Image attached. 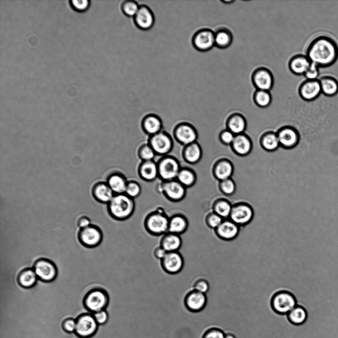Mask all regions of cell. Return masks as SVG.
<instances>
[{
	"mask_svg": "<svg viewBox=\"0 0 338 338\" xmlns=\"http://www.w3.org/2000/svg\"><path fill=\"white\" fill-rule=\"evenodd\" d=\"M188 226L186 217L181 214H176L169 218L168 232L181 235L187 230Z\"/></svg>",
	"mask_w": 338,
	"mask_h": 338,
	"instance_id": "obj_24",
	"label": "cell"
},
{
	"mask_svg": "<svg viewBox=\"0 0 338 338\" xmlns=\"http://www.w3.org/2000/svg\"><path fill=\"white\" fill-rule=\"evenodd\" d=\"M98 326L93 314H85L76 320L75 333L81 338H89L96 333Z\"/></svg>",
	"mask_w": 338,
	"mask_h": 338,
	"instance_id": "obj_7",
	"label": "cell"
},
{
	"mask_svg": "<svg viewBox=\"0 0 338 338\" xmlns=\"http://www.w3.org/2000/svg\"><path fill=\"white\" fill-rule=\"evenodd\" d=\"M141 192L140 185L134 181L128 182L125 193L130 197L134 199L138 197Z\"/></svg>",
	"mask_w": 338,
	"mask_h": 338,
	"instance_id": "obj_43",
	"label": "cell"
},
{
	"mask_svg": "<svg viewBox=\"0 0 338 338\" xmlns=\"http://www.w3.org/2000/svg\"><path fill=\"white\" fill-rule=\"evenodd\" d=\"M139 173L144 180L153 181L158 176V165L153 160L144 161L140 166Z\"/></svg>",
	"mask_w": 338,
	"mask_h": 338,
	"instance_id": "obj_27",
	"label": "cell"
},
{
	"mask_svg": "<svg viewBox=\"0 0 338 338\" xmlns=\"http://www.w3.org/2000/svg\"><path fill=\"white\" fill-rule=\"evenodd\" d=\"M234 1V0H223V1H222V2H223L225 3H226V4L231 3L233 2Z\"/></svg>",
	"mask_w": 338,
	"mask_h": 338,
	"instance_id": "obj_55",
	"label": "cell"
},
{
	"mask_svg": "<svg viewBox=\"0 0 338 338\" xmlns=\"http://www.w3.org/2000/svg\"><path fill=\"white\" fill-rule=\"evenodd\" d=\"M202 148L196 142L186 145L184 151L185 159L191 164L198 162L202 158Z\"/></svg>",
	"mask_w": 338,
	"mask_h": 338,
	"instance_id": "obj_29",
	"label": "cell"
},
{
	"mask_svg": "<svg viewBox=\"0 0 338 338\" xmlns=\"http://www.w3.org/2000/svg\"><path fill=\"white\" fill-rule=\"evenodd\" d=\"M319 66L312 63L307 71L304 74L307 80H317L319 75Z\"/></svg>",
	"mask_w": 338,
	"mask_h": 338,
	"instance_id": "obj_47",
	"label": "cell"
},
{
	"mask_svg": "<svg viewBox=\"0 0 338 338\" xmlns=\"http://www.w3.org/2000/svg\"><path fill=\"white\" fill-rule=\"evenodd\" d=\"M160 244L167 252L178 251L182 245V239L179 235L167 232L162 236Z\"/></svg>",
	"mask_w": 338,
	"mask_h": 338,
	"instance_id": "obj_23",
	"label": "cell"
},
{
	"mask_svg": "<svg viewBox=\"0 0 338 338\" xmlns=\"http://www.w3.org/2000/svg\"><path fill=\"white\" fill-rule=\"evenodd\" d=\"M232 205L227 200H220L216 202L213 206V211L224 219L229 218Z\"/></svg>",
	"mask_w": 338,
	"mask_h": 338,
	"instance_id": "obj_38",
	"label": "cell"
},
{
	"mask_svg": "<svg viewBox=\"0 0 338 338\" xmlns=\"http://www.w3.org/2000/svg\"><path fill=\"white\" fill-rule=\"evenodd\" d=\"M221 189L227 195L233 194L236 190L235 183L231 179H229L221 182Z\"/></svg>",
	"mask_w": 338,
	"mask_h": 338,
	"instance_id": "obj_46",
	"label": "cell"
},
{
	"mask_svg": "<svg viewBox=\"0 0 338 338\" xmlns=\"http://www.w3.org/2000/svg\"><path fill=\"white\" fill-rule=\"evenodd\" d=\"M157 165L158 176L165 181H171L177 178L181 169L177 160L170 156L162 158Z\"/></svg>",
	"mask_w": 338,
	"mask_h": 338,
	"instance_id": "obj_6",
	"label": "cell"
},
{
	"mask_svg": "<svg viewBox=\"0 0 338 338\" xmlns=\"http://www.w3.org/2000/svg\"><path fill=\"white\" fill-rule=\"evenodd\" d=\"M169 218L162 210L148 214L144 221L146 231L153 236L163 235L168 231Z\"/></svg>",
	"mask_w": 338,
	"mask_h": 338,
	"instance_id": "obj_3",
	"label": "cell"
},
{
	"mask_svg": "<svg viewBox=\"0 0 338 338\" xmlns=\"http://www.w3.org/2000/svg\"><path fill=\"white\" fill-rule=\"evenodd\" d=\"M93 315L98 325L105 324L108 320V314L105 309L94 313Z\"/></svg>",
	"mask_w": 338,
	"mask_h": 338,
	"instance_id": "obj_48",
	"label": "cell"
},
{
	"mask_svg": "<svg viewBox=\"0 0 338 338\" xmlns=\"http://www.w3.org/2000/svg\"><path fill=\"white\" fill-rule=\"evenodd\" d=\"M167 252L161 246L157 247L154 250V255L156 258L161 260L166 255Z\"/></svg>",
	"mask_w": 338,
	"mask_h": 338,
	"instance_id": "obj_54",
	"label": "cell"
},
{
	"mask_svg": "<svg viewBox=\"0 0 338 338\" xmlns=\"http://www.w3.org/2000/svg\"><path fill=\"white\" fill-rule=\"evenodd\" d=\"M272 305L277 312L286 314L297 305V302L294 296L291 293L283 290L274 295L272 298Z\"/></svg>",
	"mask_w": 338,
	"mask_h": 338,
	"instance_id": "obj_5",
	"label": "cell"
},
{
	"mask_svg": "<svg viewBox=\"0 0 338 338\" xmlns=\"http://www.w3.org/2000/svg\"><path fill=\"white\" fill-rule=\"evenodd\" d=\"M140 5L135 0H127L121 4V10L127 16L134 17L139 10Z\"/></svg>",
	"mask_w": 338,
	"mask_h": 338,
	"instance_id": "obj_41",
	"label": "cell"
},
{
	"mask_svg": "<svg viewBox=\"0 0 338 338\" xmlns=\"http://www.w3.org/2000/svg\"><path fill=\"white\" fill-rule=\"evenodd\" d=\"M210 289V285L204 278H201L197 280L193 285V290L200 292L206 294Z\"/></svg>",
	"mask_w": 338,
	"mask_h": 338,
	"instance_id": "obj_45",
	"label": "cell"
},
{
	"mask_svg": "<svg viewBox=\"0 0 338 338\" xmlns=\"http://www.w3.org/2000/svg\"><path fill=\"white\" fill-rule=\"evenodd\" d=\"M78 237L81 242L85 246L93 247L101 242L102 234L97 227L91 225L86 228L80 229Z\"/></svg>",
	"mask_w": 338,
	"mask_h": 338,
	"instance_id": "obj_13",
	"label": "cell"
},
{
	"mask_svg": "<svg viewBox=\"0 0 338 338\" xmlns=\"http://www.w3.org/2000/svg\"><path fill=\"white\" fill-rule=\"evenodd\" d=\"M77 225L81 229H84L91 225V221L88 217L81 216L77 219Z\"/></svg>",
	"mask_w": 338,
	"mask_h": 338,
	"instance_id": "obj_52",
	"label": "cell"
},
{
	"mask_svg": "<svg viewBox=\"0 0 338 338\" xmlns=\"http://www.w3.org/2000/svg\"><path fill=\"white\" fill-rule=\"evenodd\" d=\"M3 276H7V275H3ZM17 278H18V277H17Z\"/></svg>",
	"mask_w": 338,
	"mask_h": 338,
	"instance_id": "obj_57",
	"label": "cell"
},
{
	"mask_svg": "<svg viewBox=\"0 0 338 338\" xmlns=\"http://www.w3.org/2000/svg\"><path fill=\"white\" fill-rule=\"evenodd\" d=\"M321 91L325 95L333 96L338 92V82L334 78L330 76H325L320 80Z\"/></svg>",
	"mask_w": 338,
	"mask_h": 338,
	"instance_id": "obj_34",
	"label": "cell"
},
{
	"mask_svg": "<svg viewBox=\"0 0 338 338\" xmlns=\"http://www.w3.org/2000/svg\"><path fill=\"white\" fill-rule=\"evenodd\" d=\"M161 186L162 192L171 201H180L186 195V188L177 180L165 181Z\"/></svg>",
	"mask_w": 338,
	"mask_h": 338,
	"instance_id": "obj_16",
	"label": "cell"
},
{
	"mask_svg": "<svg viewBox=\"0 0 338 338\" xmlns=\"http://www.w3.org/2000/svg\"><path fill=\"white\" fill-rule=\"evenodd\" d=\"M240 230L239 226L229 219H224L222 223L215 230L217 235L225 240H232L237 237Z\"/></svg>",
	"mask_w": 338,
	"mask_h": 338,
	"instance_id": "obj_20",
	"label": "cell"
},
{
	"mask_svg": "<svg viewBox=\"0 0 338 338\" xmlns=\"http://www.w3.org/2000/svg\"><path fill=\"white\" fill-rule=\"evenodd\" d=\"M307 56L319 67L333 64L338 56V48L334 40L328 37L320 36L309 45Z\"/></svg>",
	"mask_w": 338,
	"mask_h": 338,
	"instance_id": "obj_1",
	"label": "cell"
},
{
	"mask_svg": "<svg viewBox=\"0 0 338 338\" xmlns=\"http://www.w3.org/2000/svg\"><path fill=\"white\" fill-rule=\"evenodd\" d=\"M207 302L206 294L193 290L189 291L184 298L186 308L192 312L198 313L205 307Z\"/></svg>",
	"mask_w": 338,
	"mask_h": 338,
	"instance_id": "obj_14",
	"label": "cell"
},
{
	"mask_svg": "<svg viewBox=\"0 0 338 338\" xmlns=\"http://www.w3.org/2000/svg\"><path fill=\"white\" fill-rule=\"evenodd\" d=\"M225 335L221 330L213 329L207 331L202 338H225Z\"/></svg>",
	"mask_w": 338,
	"mask_h": 338,
	"instance_id": "obj_50",
	"label": "cell"
},
{
	"mask_svg": "<svg viewBox=\"0 0 338 338\" xmlns=\"http://www.w3.org/2000/svg\"><path fill=\"white\" fill-rule=\"evenodd\" d=\"M261 143L263 147L268 151H274L280 145L277 134L274 133L265 135Z\"/></svg>",
	"mask_w": 338,
	"mask_h": 338,
	"instance_id": "obj_40",
	"label": "cell"
},
{
	"mask_svg": "<svg viewBox=\"0 0 338 338\" xmlns=\"http://www.w3.org/2000/svg\"><path fill=\"white\" fill-rule=\"evenodd\" d=\"M228 129L235 135L243 133L246 128V122L240 114L232 116L228 121Z\"/></svg>",
	"mask_w": 338,
	"mask_h": 338,
	"instance_id": "obj_35",
	"label": "cell"
},
{
	"mask_svg": "<svg viewBox=\"0 0 338 338\" xmlns=\"http://www.w3.org/2000/svg\"><path fill=\"white\" fill-rule=\"evenodd\" d=\"M38 280V278L32 268H28L21 271L17 278L19 285L25 288H31L35 286Z\"/></svg>",
	"mask_w": 338,
	"mask_h": 338,
	"instance_id": "obj_33",
	"label": "cell"
},
{
	"mask_svg": "<svg viewBox=\"0 0 338 338\" xmlns=\"http://www.w3.org/2000/svg\"><path fill=\"white\" fill-rule=\"evenodd\" d=\"M311 63L307 55H296L290 60L289 67L290 71L295 75H304Z\"/></svg>",
	"mask_w": 338,
	"mask_h": 338,
	"instance_id": "obj_21",
	"label": "cell"
},
{
	"mask_svg": "<svg viewBox=\"0 0 338 338\" xmlns=\"http://www.w3.org/2000/svg\"><path fill=\"white\" fill-rule=\"evenodd\" d=\"M233 42L231 32L226 28H221L215 32V46L225 49L230 46Z\"/></svg>",
	"mask_w": 338,
	"mask_h": 338,
	"instance_id": "obj_28",
	"label": "cell"
},
{
	"mask_svg": "<svg viewBox=\"0 0 338 338\" xmlns=\"http://www.w3.org/2000/svg\"><path fill=\"white\" fill-rule=\"evenodd\" d=\"M38 278L43 281L49 282L57 276V268L55 264L47 259H40L36 261L33 268Z\"/></svg>",
	"mask_w": 338,
	"mask_h": 338,
	"instance_id": "obj_9",
	"label": "cell"
},
{
	"mask_svg": "<svg viewBox=\"0 0 338 338\" xmlns=\"http://www.w3.org/2000/svg\"><path fill=\"white\" fill-rule=\"evenodd\" d=\"M233 172L232 164L227 160L219 162L215 166L214 173L216 177L223 181L231 179Z\"/></svg>",
	"mask_w": 338,
	"mask_h": 338,
	"instance_id": "obj_32",
	"label": "cell"
},
{
	"mask_svg": "<svg viewBox=\"0 0 338 338\" xmlns=\"http://www.w3.org/2000/svg\"><path fill=\"white\" fill-rule=\"evenodd\" d=\"M155 154L153 149L149 145L143 146L139 151L140 156L144 161L152 160Z\"/></svg>",
	"mask_w": 338,
	"mask_h": 338,
	"instance_id": "obj_44",
	"label": "cell"
},
{
	"mask_svg": "<svg viewBox=\"0 0 338 338\" xmlns=\"http://www.w3.org/2000/svg\"><path fill=\"white\" fill-rule=\"evenodd\" d=\"M136 25L140 29H150L154 23V16L151 10L146 5H140L138 11L134 17Z\"/></svg>",
	"mask_w": 338,
	"mask_h": 338,
	"instance_id": "obj_18",
	"label": "cell"
},
{
	"mask_svg": "<svg viewBox=\"0 0 338 338\" xmlns=\"http://www.w3.org/2000/svg\"><path fill=\"white\" fill-rule=\"evenodd\" d=\"M62 326L66 332L74 333L76 327V320L73 319H66L63 322Z\"/></svg>",
	"mask_w": 338,
	"mask_h": 338,
	"instance_id": "obj_51",
	"label": "cell"
},
{
	"mask_svg": "<svg viewBox=\"0 0 338 338\" xmlns=\"http://www.w3.org/2000/svg\"><path fill=\"white\" fill-rule=\"evenodd\" d=\"M280 145L286 148L294 146L298 142L299 135L294 130L286 128L277 134Z\"/></svg>",
	"mask_w": 338,
	"mask_h": 338,
	"instance_id": "obj_25",
	"label": "cell"
},
{
	"mask_svg": "<svg viewBox=\"0 0 338 338\" xmlns=\"http://www.w3.org/2000/svg\"><path fill=\"white\" fill-rule=\"evenodd\" d=\"M236 135L228 130L223 132L221 135V139L223 143L228 145H232Z\"/></svg>",
	"mask_w": 338,
	"mask_h": 338,
	"instance_id": "obj_49",
	"label": "cell"
},
{
	"mask_svg": "<svg viewBox=\"0 0 338 338\" xmlns=\"http://www.w3.org/2000/svg\"><path fill=\"white\" fill-rule=\"evenodd\" d=\"M192 44L199 51H208L215 46V32L209 29H200L193 35Z\"/></svg>",
	"mask_w": 338,
	"mask_h": 338,
	"instance_id": "obj_8",
	"label": "cell"
},
{
	"mask_svg": "<svg viewBox=\"0 0 338 338\" xmlns=\"http://www.w3.org/2000/svg\"><path fill=\"white\" fill-rule=\"evenodd\" d=\"M251 80L257 90L270 91L274 85L272 73L263 67L257 68L253 72Z\"/></svg>",
	"mask_w": 338,
	"mask_h": 338,
	"instance_id": "obj_11",
	"label": "cell"
},
{
	"mask_svg": "<svg viewBox=\"0 0 338 338\" xmlns=\"http://www.w3.org/2000/svg\"><path fill=\"white\" fill-rule=\"evenodd\" d=\"M232 146L236 153L242 156L248 154L252 146L250 140L243 134L236 135Z\"/></svg>",
	"mask_w": 338,
	"mask_h": 338,
	"instance_id": "obj_26",
	"label": "cell"
},
{
	"mask_svg": "<svg viewBox=\"0 0 338 338\" xmlns=\"http://www.w3.org/2000/svg\"><path fill=\"white\" fill-rule=\"evenodd\" d=\"M253 217V211L248 204L240 203L232 207L229 219L238 226L249 223Z\"/></svg>",
	"mask_w": 338,
	"mask_h": 338,
	"instance_id": "obj_12",
	"label": "cell"
},
{
	"mask_svg": "<svg viewBox=\"0 0 338 338\" xmlns=\"http://www.w3.org/2000/svg\"><path fill=\"white\" fill-rule=\"evenodd\" d=\"M288 315L290 321L296 325H300L304 323L307 317L305 310L298 305H296Z\"/></svg>",
	"mask_w": 338,
	"mask_h": 338,
	"instance_id": "obj_39",
	"label": "cell"
},
{
	"mask_svg": "<svg viewBox=\"0 0 338 338\" xmlns=\"http://www.w3.org/2000/svg\"><path fill=\"white\" fill-rule=\"evenodd\" d=\"M253 100L257 106L265 108L271 105L272 98L270 91L256 90L253 96Z\"/></svg>",
	"mask_w": 338,
	"mask_h": 338,
	"instance_id": "obj_36",
	"label": "cell"
},
{
	"mask_svg": "<svg viewBox=\"0 0 338 338\" xmlns=\"http://www.w3.org/2000/svg\"><path fill=\"white\" fill-rule=\"evenodd\" d=\"M127 183L125 178L119 174L111 175L107 180V184L116 194L125 193Z\"/></svg>",
	"mask_w": 338,
	"mask_h": 338,
	"instance_id": "obj_31",
	"label": "cell"
},
{
	"mask_svg": "<svg viewBox=\"0 0 338 338\" xmlns=\"http://www.w3.org/2000/svg\"><path fill=\"white\" fill-rule=\"evenodd\" d=\"M223 220V218L214 212L208 213L205 218V222L207 226L214 230L222 223Z\"/></svg>",
	"mask_w": 338,
	"mask_h": 338,
	"instance_id": "obj_42",
	"label": "cell"
},
{
	"mask_svg": "<svg viewBox=\"0 0 338 338\" xmlns=\"http://www.w3.org/2000/svg\"><path fill=\"white\" fill-rule=\"evenodd\" d=\"M92 193L96 200L102 203L108 204L114 196V192L107 183L102 182L97 183L93 188Z\"/></svg>",
	"mask_w": 338,
	"mask_h": 338,
	"instance_id": "obj_22",
	"label": "cell"
},
{
	"mask_svg": "<svg viewBox=\"0 0 338 338\" xmlns=\"http://www.w3.org/2000/svg\"><path fill=\"white\" fill-rule=\"evenodd\" d=\"M225 338H235V337L232 335L228 334L225 335Z\"/></svg>",
	"mask_w": 338,
	"mask_h": 338,
	"instance_id": "obj_56",
	"label": "cell"
},
{
	"mask_svg": "<svg viewBox=\"0 0 338 338\" xmlns=\"http://www.w3.org/2000/svg\"><path fill=\"white\" fill-rule=\"evenodd\" d=\"M149 145L156 154L164 155L171 151L173 146V142L168 134L160 132L151 136Z\"/></svg>",
	"mask_w": 338,
	"mask_h": 338,
	"instance_id": "obj_15",
	"label": "cell"
},
{
	"mask_svg": "<svg viewBox=\"0 0 338 338\" xmlns=\"http://www.w3.org/2000/svg\"><path fill=\"white\" fill-rule=\"evenodd\" d=\"M88 0H72V5L78 10H84L88 5Z\"/></svg>",
	"mask_w": 338,
	"mask_h": 338,
	"instance_id": "obj_53",
	"label": "cell"
},
{
	"mask_svg": "<svg viewBox=\"0 0 338 338\" xmlns=\"http://www.w3.org/2000/svg\"><path fill=\"white\" fill-rule=\"evenodd\" d=\"M298 93L300 97L306 101L316 99L322 93L319 80H306L300 86Z\"/></svg>",
	"mask_w": 338,
	"mask_h": 338,
	"instance_id": "obj_17",
	"label": "cell"
},
{
	"mask_svg": "<svg viewBox=\"0 0 338 338\" xmlns=\"http://www.w3.org/2000/svg\"><path fill=\"white\" fill-rule=\"evenodd\" d=\"M143 126L147 134L152 136L161 132L162 122L158 116L150 114L144 118Z\"/></svg>",
	"mask_w": 338,
	"mask_h": 338,
	"instance_id": "obj_30",
	"label": "cell"
},
{
	"mask_svg": "<svg viewBox=\"0 0 338 338\" xmlns=\"http://www.w3.org/2000/svg\"><path fill=\"white\" fill-rule=\"evenodd\" d=\"M109 297L107 292L100 289L90 291L85 296L84 303L86 308L91 313H94L107 307Z\"/></svg>",
	"mask_w": 338,
	"mask_h": 338,
	"instance_id": "obj_4",
	"label": "cell"
},
{
	"mask_svg": "<svg viewBox=\"0 0 338 338\" xmlns=\"http://www.w3.org/2000/svg\"><path fill=\"white\" fill-rule=\"evenodd\" d=\"M176 179L185 188L192 186L196 179L194 172L188 168L181 169Z\"/></svg>",
	"mask_w": 338,
	"mask_h": 338,
	"instance_id": "obj_37",
	"label": "cell"
},
{
	"mask_svg": "<svg viewBox=\"0 0 338 338\" xmlns=\"http://www.w3.org/2000/svg\"><path fill=\"white\" fill-rule=\"evenodd\" d=\"M163 270L167 273L175 275L180 272L184 265V258L178 251L168 252L160 260Z\"/></svg>",
	"mask_w": 338,
	"mask_h": 338,
	"instance_id": "obj_10",
	"label": "cell"
},
{
	"mask_svg": "<svg viewBox=\"0 0 338 338\" xmlns=\"http://www.w3.org/2000/svg\"><path fill=\"white\" fill-rule=\"evenodd\" d=\"M135 208L134 199L125 193L116 194L107 204V210L110 217L116 221L129 218Z\"/></svg>",
	"mask_w": 338,
	"mask_h": 338,
	"instance_id": "obj_2",
	"label": "cell"
},
{
	"mask_svg": "<svg viewBox=\"0 0 338 338\" xmlns=\"http://www.w3.org/2000/svg\"><path fill=\"white\" fill-rule=\"evenodd\" d=\"M175 135L180 143L186 145L196 142L197 138L195 129L191 125L186 123L181 124L177 127Z\"/></svg>",
	"mask_w": 338,
	"mask_h": 338,
	"instance_id": "obj_19",
	"label": "cell"
}]
</instances>
